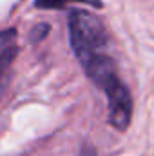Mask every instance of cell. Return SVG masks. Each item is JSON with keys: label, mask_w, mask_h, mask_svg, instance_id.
Returning <instances> with one entry per match:
<instances>
[{"label": "cell", "mask_w": 154, "mask_h": 156, "mask_svg": "<svg viewBox=\"0 0 154 156\" xmlns=\"http://www.w3.org/2000/svg\"><path fill=\"white\" fill-rule=\"evenodd\" d=\"M67 24L73 53L82 66L107 53L109 31L98 15L85 9H73L67 16Z\"/></svg>", "instance_id": "cell-1"}, {"label": "cell", "mask_w": 154, "mask_h": 156, "mask_svg": "<svg viewBox=\"0 0 154 156\" xmlns=\"http://www.w3.org/2000/svg\"><path fill=\"white\" fill-rule=\"evenodd\" d=\"M100 89L107 96V107H109V123L116 131H127L132 120V96L127 89V85L121 82V78L111 76L107 82L100 85Z\"/></svg>", "instance_id": "cell-2"}, {"label": "cell", "mask_w": 154, "mask_h": 156, "mask_svg": "<svg viewBox=\"0 0 154 156\" xmlns=\"http://www.w3.org/2000/svg\"><path fill=\"white\" fill-rule=\"evenodd\" d=\"M16 56H18V47L16 45H11V47L0 51V89L7 83L9 75H11V67H13Z\"/></svg>", "instance_id": "cell-3"}, {"label": "cell", "mask_w": 154, "mask_h": 156, "mask_svg": "<svg viewBox=\"0 0 154 156\" xmlns=\"http://www.w3.org/2000/svg\"><path fill=\"white\" fill-rule=\"evenodd\" d=\"M69 4H87L94 9H102V0H35V7L38 9H64Z\"/></svg>", "instance_id": "cell-4"}, {"label": "cell", "mask_w": 154, "mask_h": 156, "mask_svg": "<svg viewBox=\"0 0 154 156\" xmlns=\"http://www.w3.org/2000/svg\"><path fill=\"white\" fill-rule=\"evenodd\" d=\"M16 38H18V31L15 27L0 31V51H4L11 45H16Z\"/></svg>", "instance_id": "cell-5"}, {"label": "cell", "mask_w": 154, "mask_h": 156, "mask_svg": "<svg viewBox=\"0 0 154 156\" xmlns=\"http://www.w3.org/2000/svg\"><path fill=\"white\" fill-rule=\"evenodd\" d=\"M49 31H51V26H49V24H38L37 27L31 29L29 40H31L33 44H38V42H42V40L49 35Z\"/></svg>", "instance_id": "cell-6"}, {"label": "cell", "mask_w": 154, "mask_h": 156, "mask_svg": "<svg viewBox=\"0 0 154 156\" xmlns=\"http://www.w3.org/2000/svg\"><path fill=\"white\" fill-rule=\"evenodd\" d=\"M78 156H98V154H96V149H94L91 144H85V145L80 149Z\"/></svg>", "instance_id": "cell-7"}]
</instances>
